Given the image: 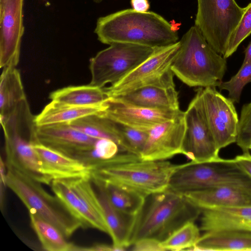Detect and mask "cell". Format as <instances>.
Here are the masks:
<instances>
[{
  "label": "cell",
  "instance_id": "1",
  "mask_svg": "<svg viewBox=\"0 0 251 251\" xmlns=\"http://www.w3.org/2000/svg\"><path fill=\"white\" fill-rule=\"evenodd\" d=\"M188 163L175 164L167 160H147L132 153L120 152L89 167L90 178L148 198L167 190L172 176Z\"/></svg>",
  "mask_w": 251,
  "mask_h": 251
},
{
  "label": "cell",
  "instance_id": "2",
  "mask_svg": "<svg viewBox=\"0 0 251 251\" xmlns=\"http://www.w3.org/2000/svg\"><path fill=\"white\" fill-rule=\"evenodd\" d=\"M94 32L101 43L109 45L124 43L155 49L174 44L179 39L176 28L160 15L132 8L100 17Z\"/></svg>",
  "mask_w": 251,
  "mask_h": 251
},
{
  "label": "cell",
  "instance_id": "3",
  "mask_svg": "<svg viewBox=\"0 0 251 251\" xmlns=\"http://www.w3.org/2000/svg\"><path fill=\"white\" fill-rule=\"evenodd\" d=\"M179 42L172 66L174 75L189 87H217L227 69L226 58L216 51L195 25Z\"/></svg>",
  "mask_w": 251,
  "mask_h": 251
},
{
  "label": "cell",
  "instance_id": "4",
  "mask_svg": "<svg viewBox=\"0 0 251 251\" xmlns=\"http://www.w3.org/2000/svg\"><path fill=\"white\" fill-rule=\"evenodd\" d=\"M137 216L131 246L143 238L160 242L189 221L195 222L201 214L200 208L190 203L183 194L167 189L148 197Z\"/></svg>",
  "mask_w": 251,
  "mask_h": 251
},
{
  "label": "cell",
  "instance_id": "5",
  "mask_svg": "<svg viewBox=\"0 0 251 251\" xmlns=\"http://www.w3.org/2000/svg\"><path fill=\"white\" fill-rule=\"evenodd\" d=\"M6 185L29 210L56 227L66 238L83 227L77 219L55 195L48 193L40 182L11 166H6Z\"/></svg>",
  "mask_w": 251,
  "mask_h": 251
},
{
  "label": "cell",
  "instance_id": "6",
  "mask_svg": "<svg viewBox=\"0 0 251 251\" xmlns=\"http://www.w3.org/2000/svg\"><path fill=\"white\" fill-rule=\"evenodd\" d=\"M232 186L251 191V177L233 159L220 157L199 163L190 161L172 176L168 189L184 194L214 187Z\"/></svg>",
  "mask_w": 251,
  "mask_h": 251
},
{
  "label": "cell",
  "instance_id": "7",
  "mask_svg": "<svg viewBox=\"0 0 251 251\" xmlns=\"http://www.w3.org/2000/svg\"><path fill=\"white\" fill-rule=\"evenodd\" d=\"M180 42L155 48L152 53L116 83L104 88L108 97L123 95L146 86L175 87L173 63L178 53Z\"/></svg>",
  "mask_w": 251,
  "mask_h": 251
},
{
  "label": "cell",
  "instance_id": "8",
  "mask_svg": "<svg viewBox=\"0 0 251 251\" xmlns=\"http://www.w3.org/2000/svg\"><path fill=\"white\" fill-rule=\"evenodd\" d=\"M244 10L235 0H197L194 25L216 51L224 56Z\"/></svg>",
  "mask_w": 251,
  "mask_h": 251
},
{
  "label": "cell",
  "instance_id": "9",
  "mask_svg": "<svg viewBox=\"0 0 251 251\" xmlns=\"http://www.w3.org/2000/svg\"><path fill=\"white\" fill-rule=\"evenodd\" d=\"M155 49L124 43L110 45L90 60V84L103 88L106 84L116 83L148 58Z\"/></svg>",
  "mask_w": 251,
  "mask_h": 251
},
{
  "label": "cell",
  "instance_id": "10",
  "mask_svg": "<svg viewBox=\"0 0 251 251\" xmlns=\"http://www.w3.org/2000/svg\"><path fill=\"white\" fill-rule=\"evenodd\" d=\"M5 138L6 166H11L33 179L45 184L51 180L43 172L39 158L30 139L25 135H36L33 121L18 123L2 126Z\"/></svg>",
  "mask_w": 251,
  "mask_h": 251
},
{
  "label": "cell",
  "instance_id": "11",
  "mask_svg": "<svg viewBox=\"0 0 251 251\" xmlns=\"http://www.w3.org/2000/svg\"><path fill=\"white\" fill-rule=\"evenodd\" d=\"M201 89L196 91L194 98L184 112L185 133L184 156L195 163L208 162L218 157L220 150L207 124L201 100Z\"/></svg>",
  "mask_w": 251,
  "mask_h": 251
},
{
  "label": "cell",
  "instance_id": "12",
  "mask_svg": "<svg viewBox=\"0 0 251 251\" xmlns=\"http://www.w3.org/2000/svg\"><path fill=\"white\" fill-rule=\"evenodd\" d=\"M216 87H201V100L207 124L220 150L236 143L239 118L234 102Z\"/></svg>",
  "mask_w": 251,
  "mask_h": 251
},
{
  "label": "cell",
  "instance_id": "13",
  "mask_svg": "<svg viewBox=\"0 0 251 251\" xmlns=\"http://www.w3.org/2000/svg\"><path fill=\"white\" fill-rule=\"evenodd\" d=\"M36 142L78 159L89 166L96 161L100 139L90 136L68 124L36 126Z\"/></svg>",
  "mask_w": 251,
  "mask_h": 251
},
{
  "label": "cell",
  "instance_id": "14",
  "mask_svg": "<svg viewBox=\"0 0 251 251\" xmlns=\"http://www.w3.org/2000/svg\"><path fill=\"white\" fill-rule=\"evenodd\" d=\"M184 112L160 123L148 131V137L141 152L147 160H167L178 154L184 155L185 133Z\"/></svg>",
  "mask_w": 251,
  "mask_h": 251
},
{
  "label": "cell",
  "instance_id": "15",
  "mask_svg": "<svg viewBox=\"0 0 251 251\" xmlns=\"http://www.w3.org/2000/svg\"><path fill=\"white\" fill-rule=\"evenodd\" d=\"M24 0H0V67H16L24 32Z\"/></svg>",
  "mask_w": 251,
  "mask_h": 251
},
{
  "label": "cell",
  "instance_id": "16",
  "mask_svg": "<svg viewBox=\"0 0 251 251\" xmlns=\"http://www.w3.org/2000/svg\"><path fill=\"white\" fill-rule=\"evenodd\" d=\"M100 113L133 128L148 131L155 126L182 112L180 109L149 108L129 104L108 97Z\"/></svg>",
  "mask_w": 251,
  "mask_h": 251
},
{
  "label": "cell",
  "instance_id": "17",
  "mask_svg": "<svg viewBox=\"0 0 251 251\" xmlns=\"http://www.w3.org/2000/svg\"><path fill=\"white\" fill-rule=\"evenodd\" d=\"M91 180L95 187L112 244L117 251H125L131 245L138 215L129 216L117 210L109 199L104 184L96 179L91 178Z\"/></svg>",
  "mask_w": 251,
  "mask_h": 251
},
{
  "label": "cell",
  "instance_id": "18",
  "mask_svg": "<svg viewBox=\"0 0 251 251\" xmlns=\"http://www.w3.org/2000/svg\"><path fill=\"white\" fill-rule=\"evenodd\" d=\"M32 144L39 158L43 173L51 181L90 177L89 167L81 161L38 142Z\"/></svg>",
  "mask_w": 251,
  "mask_h": 251
},
{
  "label": "cell",
  "instance_id": "19",
  "mask_svg": "<svg viewBox=\"0 0 251 251\" xmlns=\"http://www.w3.org/2000/svg\"><path fill=\"white\" fill-rule=\"evenodd\" d=\"M183 194L190 203L201 210L215 207L251 206V191L239 187L221 186Z\"/></svg>",
  "mask_w": 251,
  "mask_h": 251
},
{
  "label": "cell",
  "instance_id": "20",
  "mask_svg": "<svg viewBox=\"0 0 251 251\" xmlns=\"http://www.w3.org/2000/svg\"><path fill=\"white\" fill-rule=\"evenodd\" d=\"M200 230L239 229L251 231V206L202 209Z\"/></svg>",
  "mask_w": 251,
  "mask_h": 251
},
{
  "label": "cell",
  "instance_id": "21",
  "mask_svg": "<svg viewBox=\"0 0 251 251\" xmlns=\"http://www.w3.org/2000/svg\"><path fill=\"white\" fill-rule=\"evenodd\" d=\"M190 251H251V231L227 229L204 232Z\"/></svg>",
  "mask_w": 251,
  "mask_h": 251
},
{
  "label": "cell",
  "instance_id": "22",
  "mask_svg": "<svg viewBox=\"0 0 251 251\" xmlns=\"http://www.w3.org/2000/svg\"><path fill=\"white\" fill-rule=\"evenodd\" d=\"M111 98L126 103L149 108L179 109L178 92L175 87L146 86Z\"/></svg>",
  "mask_w": 251,
  "mask_h": 251
},
{
  "label": "cell",
  "instance_id": "23",
  "mask_svg": "<svg viewBox=\"0 0 251 251\" xmlns=\"http://www.w3.org/2000/svg\"><path fill=\"white\" fill-rule=\"evenodd\" d=\"M103 109L101 104L76 106L51 101L40 114L35 116L36 126L65 124L82 117L100 112Z\"/></svg>",
  "mask_w": 251,
  "mask_h": 251
},
{
  "label": "cell",
  "instance_id": "24",
  "mask_svg": "<svg viewBox=\"0 0 251 251\" xmlns=\"http://www.w3.org/2000/svg\"><path fill=\"white\" fill-rule=\"evenodd\" d=\"M26 100L20 74L16 67L3 69L0 82V115L3 117Z\"/></svg>",
  "mask_w": 251,
  "mask_h": 251
},
{
  "label": "cell",
  "instance_id": "25",
  "mask_svg": "<svg viewBox=\"0 0 251 251\" xmlns=\"http://www.w3.org/2000/svg\"><path fill=\"white\" fill-rule=\"evenodd\" d=\"M49 98L64 104L87 106L101 104L108 97L103 88L89 84L64 87L51 92Z\"/></svg>",
  "mask_w": 251,
  "mask_h": 251
},
{
  "label": "cell",
  "instance_id": "26",
  "mask_svg": "<svg viewBox=\"0 0 251 251\" xmlns=\"http://www.w3.org/2000/svg\"><path fill=\"white\" fill-rule=\"evenodd\" d=\"M50 185L55 195L63 202L72 214L82 223L83 228L92 227L104 232L102 227L86 209L65 180H52Z\"/></svg>",
  "mask_w": 251,
  "mask_h": 251
},
{
  "label": "cell",
  "instance_id": "27",
  "mask_svg": "<svg viewBox=\"0 0 251 251\" xmlns=\"http://www.w3.org/2000/svg\"><path fill=\"white\" fill-rule=\"evenodd\" d=\"M68 124L90 136L111 140L118 145L121 152H126L114 121L100 113L82 117Z\"/></svg>",
  "mask_w": 251,
  "mask_h": 251
},
{
  "label": "cell",
  "instance_id": "28",
  "mask_svg": "<svg viewBox=\"0 0 251 251\" xmlns=\"http://www.w3.org/2000/svg\"><path fill=\"white\" fill-rule=\"evenodd\" d=\"M30 224L43 248L48 251H77V247L67 241V238L53 225L29 213Z\"/></svg>",
  "mask_w": 251,
  "mask_h": 251
},
{
  "label": "cell",
  "instance_id": "29",
  "mask_svg": "<svg viewBox=\"0 0 251 251\" xmlns=\"http://www.w3.org/2000/svg\"><path fill=\"white\" fill-rule=\"evenodd\" d=\"M65 180L86 209L102 227L104 232L108 234V229L97 193L92 185L91 178L79 177Z\"/></svg>",
  "mask_w": 251,
  "mask_h": 251
},
{
  "label": "cell",
  "instance_id": "30",
  "mask_svg": "<svg viewBox=\"0 0 251 251\" xmlns=\"http://www.w3.org/2000/svg\"><path fill=\"white\" fill-rule=\"evenodd\" d=\"M105 186L109 199L115 208L129 216H136L139 214L147 198L113 185Z\"/></svg>",
  "mask_w": 251,
  "mask_h": 251
},
{
  "label": "cell",
  "instance_id": "31",
  "mask_svg": "<svg viewBox=\"0 0 251 251\" xmlns=\"http://www.w3.org/2000/svg\"><path fill=\"white\" fill-rule=\"evenodd\" d=\"M201 236L200 229L194 221H189L174 231L161 242L164 251H190Z\"/></svg>",
  "mask_w": 251,
  "mask_h": 251
},
{
  "label": "cell",
  "instance_id": "32",
  "mask_svg": "<svg viewBox=\"0 0 251 251\" xmlns=\"http://www.w3.org/2000/svg\"><path fill=\"white\" fill-rule=\"evenodd\" d=\"M250 82H251V61L241 65L235 75L227 81H222L217 87L221 90L227 91L228 98L234 103H239L244 87Z\"/></svg>",
  "mask_w": 251,
  "mask_h": 251
},
{
  "label": "cell",
  "instance_id": "33",
  "mask_svg": "<svg viewBox=\"0 0 251 251\" xmlns=\"http://www.w3.org/2000/svg\"><path fill=\"white\" fill-rule=\"evenodd\" d=\"M251 34V2L245 7L243 16L229 38L224 57L226 59L232 55L240 44Z\"/></svg>",
  "mask_w": 251,
  "mask_h": 251
},
{
  "label": "cell",
  "instance_id": "34",
  "mask_svg": "<svg viewBox=\"0 0 251 251\" xmlns=\"http://www.w3.org/2000/svg\"><path fill=\"white\" fill-rule=\"evenodd\" d=\"M135 251H164L161 242L152 238H143L136 241L132 245Z\"/></svg>",
  "mask_w": 251,
  "mask_h": 251
},
{
  "label": "cell",
  "instance_id": "35",
  "mask_svg": "<svg viewBox=\"0 0 251 251\" xmlns=\"http://www.w3.org/2000/svg\"><path fill=\"white\" fill-rule=\"evenodd\" d=\"M238 165L251 177V154L249 151L243 152L234 158Z\"/></svg>",
  "mask_w": 251,
  "mask_h": 251
},
{
  "label": "cell",
  "instance_id": "36",
  "mask_svg": "<svg viewBox=\"0 0 251 251\" xmlns=\"http://www.w3.org/2000/svg\"><path fill=\"white\" fill-rule=\"evenodd\" d=\"M0 201L1 209L2 208L4 196L5 187L6 185V172H5V165L1 157L0 161Z\"/></svg>",
  "mask_w": 251,
  "mask_h": 251
},
{
  "label": "cell",
  "instance_id": "37",
  "mask_svg": "<svg viewBox=\"0 0 251 251\" xmlns=\"http://www.w3.org/2000/svg\"><path fill=\"white\" fill-rule=\"evenodd\" d=\"M132 9L140 12H148L150 7L148 0H130Z\"/></svg>",
  "mask_w": 251,
  "mask_h": 251
},
{
  "label": "cell",
  "instance_id": "38",
  "mask_svg": "<svg viewBox=\"0 0 251 251\" xmlns=\"http://www.w3.org/2000/svg\"><path fill=\"white\" fill-rule=\"evenodd\" d=\"M80 251H117V249L113 245H107L104 244H97L92 247L85 248L81 247Z\"/></svg>",
  "mask_w": 251,
  "mask_h": 251
},
{
  "label": "cell",
  "instance_id": "39",
  "mask_svg": "<svg viewBox=\"0 0 251 251\" xmlns=\"http://www.w3.org/2000/svg\"><path fill=\"white\" fill-rule=\"evenodd\" d=\"M245 57L242 65H244L248 62L251 61V41L245 50Z\"/></svg>",
  "mask_w": 251,
  "mask_h": 251
},
{
  "label": "cell",
  "instance_id": "40",
  "mask_svg": "<svg viewBox=\"0 0 251 251\" xmlns=\"http://www.w3.org/2000/svg\"><path fill=\"white\" fill-rule=\"evenodd\" d=\"M93 0L97 3H99L101 2L102 1H103V0Z\"/></svg>",
  "mask_w": 251,
  "mask_h": 251
},
{
  "label": "cell",
  "instance_id": "41",
  "mask_svg": "<svg viewBox=\"0 0 251 251\" xmlns=\"http://www.w3.org/2000/svg\"><path fill=\"white\" fill-rule=\"evenodd\" d=\"M249 151L251 150V144L250 145V146L249 147Z\"/></svg>",
  "mask_w": 251,
  "mask_h": 251
}]
</instances>
